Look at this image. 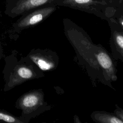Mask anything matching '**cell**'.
I'll return each mask as SVG.
<instances>
[{
	"label": "cell",
	"mask_w": 123,
	"mask_h": 123,
	"mask_svg": "<svg viewBox=\"0 0 123 123\" xmlns=\"http://www.w3.org/2000/svg\"><path fill=\"white\" fill-rule=\"evenodd\" d=\"M4 59L5 65L2 74L4 92L26 81L44 76L43 71L29 58L22 56L16 50H13Z\"/></svg>",
	"instance_id": "1"
},
{
	"label": "cell",
	"mask_w": 123,
	"mask_h": 123,
	"mask_svg": "<svg viewBox=\"0 0 123 123\" xmlns=\"http://www.w3.org/2000/svg\"><path fill=\"white\" fill-rule=\"evenodd\" d=\"M15 107L21 111L19 117L24 123H29L31 119L49 109L41 88L32 89L22 94L16 100Z\"/></svg>",
	"instance_id": "2"
},
{
	"label": "cell",
	"mask_w": 123,
	"mask_h": 123,
	"mask_svg": "<svg viewBox=\"0 0 123 123\" xmlns=\"http://www.w3.org/2000/svg\"><path fill=\"white\" fill-rule=\"evenodd\" d=\"M56 10V5H49L29 11L21 15L12 24L13 30L16 33H20L25 29L33 27L47 18Z\"/></svg>",
	"instance_id": "3"
},
{
	"label": "cell",
	"mask_w": 123,
	"mask_h": 123,
	"mask_svg": "<svg viewBox=\"0 0 123 123\" xmlns=\"http://www.w3.org/2000/svg\"><path fill=\"white\" fill-rule=\"evenodd\" d=\"M56 0H6L4 12L8 16L14 18L37 8L56 5Z\"/></svg>",
	"instance_id": "4"
},
{
	"label": "cell",
	"mask_w": 123,
	"mask_h": 123,
	"mask_svg": "<svg viewBox=\"0 0 123 123\" xmlns=\"http://www.w3.org/2000/svg\"><path fill=\"white\" fill-rule=\"evenodd\" d=\"M26 57L42 71L53 70L57 66L56 55L49 49H33Z\"/></svg>",
	"instance_id": "5"
},
{
	"label": "cell",
	"mask_w": 123,
	"mask_h": 123,
	"mask_svg": "<svg viewBox=\"0 0 123 123\" xmlns=\"http://www.w3.org/2000/svg\"><path fill=\"white\" fill-rule=\"evenodd\" d=\"M111 2V0H56L55 4L91 12L98 7L106 6Z\"/></svg>",
	"instance_id": "6"
},
{
	"label": "cell",
	"mask_w": 123,
	"mask_h": 123,
	"mask_svg": "<svg viewBox=\"0 0 123 123\" xmlns=\"http://www.w3.org/2000/svg\"><path fill=\"white\" fill-rule=\"evenodd\" d=\"M96 57L98 61L99 64L104 69L105 72L110 75L112 80L116 79L115 75V68L112 61L109 55L103 50L98 51L96 55Z\"/></svg>",
	"instance_id": "7"
},
{
	"label": "cell",
	"mask_w": 123,
	"mask_h": 123,
	"mask_svg": "<svg viewBox=\"0 0 123 123\" xmlns=\"http://www.w3.org/2000/svg\"><path fill=\"white\" fill-rule=\"evenodd\" d=\"M94 120L102 123H123V121L117 116L107 113L98 112L95 113Z\"/></svg>",
	"instance_id": "8"
},
{
	"label": "cell",
	"mask_w": 123,
	"mask_h": 123,
	"mask_svg": "<svg viewBox=\"0 0 123 123\" xmlns=\"http://www.w3.org/2000/svg\"><path fill=\"white\" fill-rule=\"evenodd\" d=\"M0 121L9 123H24L19 116H15L9 112L0 108Z\"/></svg>",
	"instance_id": "9"
},
{
	"label": "cell",
	"mask_w": 123,
	"mask_h": 123,
	"mask_svg": "<svg viewBox=\"0 0 123 123\" xmlns=\"http://www.w3.org/2000/svg\"><path fill=\"white\" fill-rule=\"evenodd\" d=\"M115 42L118 48L123 51V34L116 33L115 35Z\"/></svg>",
	"instance_id": "10"
},
{
	"label": "cell",
	"mask_w": 123,
	"mask_h": 123,
	"mask_svg": "<svg viewBox=\"0 0 123 123\" xmlns=\"http://www.w3.org/2000/svg\"><path fill=\"white\" fill-rule=\"evenodd\" d=\"M116 116L121 119L123 121V110L120 108H117L116 110L115 111Z\"/></svg>",
	"instance_id": "11"
},
{
	"label": "cell",
	"mask_w": 123,
	"mask_h": 123,
	"mask_svg": "<svg viewBox=\"0 0 123 123\" xmlns=\"http://www.w3.org/2000/svg\"><path fill=\"white\" fill-rule=\"evenodd\" d=\"M3 50L2 48V46L1 44V37L0 34V60L3 57Z\"/></svg>",
	"instance_id": "12"
},
{
	"label": "cell",
	"mask_w": 123,
	"mask_h": 123,
	"mask_svg": "<svg viewBox=\"0 0 123 123\" xmlns=\"http://www.w3.org/2000/svg\"><path fill=\"white\" fill-rule=\"evenodd\" d=\"M119 22H120L121 25H122V26L123 27V19H120Z\"/></svg>",
	"instance_id": "13"
},
{
	"label": "cell",
	"mask_w": 123,
	"mask_h": 123,
	"mask_svg": "<svg viewBox=\"0 0 123 123\" xmlns=\"http://www.w3.org/2000/svg\"><path fill=\"white\" fill-rule=\"evenodd\" d=\"M119 0L120 2H122L123 1V0Z\"/></svg>",
	"instance_id": "14"
}]
</instances>
